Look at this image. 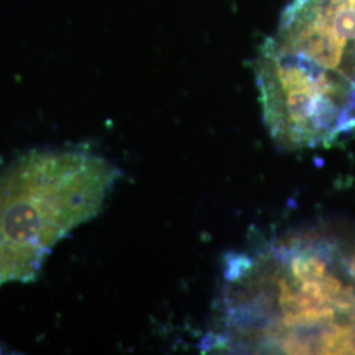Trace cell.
Instances as JSON below:
<instances>
[{"instance_id":"7a4b0ae2","label":"cell","mask_w":355,"mask_h":355,"mask_svg":"<svg viewBox=\"0 0 355 355\" xmlns=\"http://www.w3.org/2000/svg\"><path fill=\"white\" fill-rule=\"evenodd\" d=\"M267 130L284 150L355 133V0H290L255 60Z\"/></svg>"},{"instance_id":"6da1fadb","label":"cell","mask_w":355,"mask_h":355,"mask_svg":"<svg viewBox=\"0 0 355 355\" xmlns=\"http://www.w3.org/2000/svg\"><path fill=\"white\" fill-rule=\"evenodd\" d=\"M207 349L355 353V241L296 232L230 255Z\"/></svg>"}]
</instances>
